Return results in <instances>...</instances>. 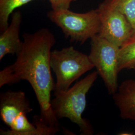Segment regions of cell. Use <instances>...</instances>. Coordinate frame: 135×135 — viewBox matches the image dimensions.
<instances>
[{"label":"cell","instance_id":"11","mask_svg":"<svg viewBox=\"0 0 135 135\" xmlns=\"http://www.w3.org/2000/svg\"><path fill=\"white\" fill-rule=\"evenodd\" d=\"M34 1L36 0H0L1 33L8 27L9 17L15 10Z\"/></svg>","mask_w":135,"mask_h":135},{"label":"cell","instance_id":"6","mask_svg":"<svg viewBox=\"0 0 135 135\" xmlns=\"http://www.w3.org/2000/svg\"><path fill=\"white\" fill-rule=\"evenodd\" d=\"M120 47L100 36L98 34L91 39L89 57L98 74L105 83L109 94L118 90Z\"/></svg>","mask_w":135,"mask_h":135},{"label":"cell","instance_id":"3","mask_svg":"<svg viewBox=\"0 0 135 135\" xmlns=\"http://www.w3.org/2000/svg\"><path fill=\"white\" fill-rule=\"evenodd\" d=\"M50 60L56 76L54 90L55 97L67 91L73 82L94 68L89 55L73 46L51 51Z\"/></svg>","mask_w":135,"mask_h":135},{"label":"cell","instance_id":"7","mask_svg":"<svg viewBox=\"0 0 135 135\" xmlns=\"http://www.w3.org/2000/svg\"><path fill=\"white\" fill-rule=\"evenodd\" d=\"M101 26L99 35L121 47L134 34V30L125 15L105 1L97 9Z\"/></svg>","mask_w":135,"mask_h":135},{"label":"cell","instance_id":"9","mask_svg":"<svg viewBox=\"0 0 135 135\" xmlns=\"http://www.w3.org/2000/svg\"><path fill=\"white\" fill-rule=\"evenodd\" d=\"M113 95L122 119L135 121V80L122 82Z\"/></svg>","mask_w":135,"mask_h":135},{"label":"cell","instance_id":"10","mask_svg":"<svg viewBox=\"0 0 135 135\" xmlns=\"http://www.w3.org/2000/svg\"><path fill=\"white\" fill-rule=\"evenodd\" d=\"M119 69L120 72L135 69V34L120 47Z\"/></svg>","mask_w":135,"mask_h":135},{"label":"cell","instance_id":"13","mask_svg":"<svg viewBox=\"0 0 135 135\" xmlns=\"http://www.w3.org/2000/svg\"><path fill=\"white\" fill-rule=\"evenodd\" d=\"M77 0H49L52 10H60L69 9L71 3Z\"/></svg>","mask_w":135,"mask_h":135},{"label":"cell","instance_id":"5","mask_svg":"<svg viewBox=\"0 0 135 135\" xmlns=\"http://www.w3.org/2000/svg\"><path fill=\"white\" fill-rule=\"evenodd\" d=\"M33 111L22 91H8L0 94V116L10 130H0L1 135H33L36 128L27 115Z\"/></svg>","mask_w":135,"mask_h":135},{"label":"cell","instance_id":"12","mask_svg":"<svg viewBox=\"0 0 135 135\" xmlns=\"http://www.w3.org/2000/svg\"><path fill=\"white\" fill-rule=\"evenodd\" d=\"M105 1L125 15L132 25L135 34V0H105Z\"/></svg>","mask_w":135,"mask_h":135},{"label":"cell","instance_id":"8","mask_svg":"<svg viewBox=\"0 0 135 135\" xmlns=\"http://www.w3.org/2000/svg\"><path fill=\"white\" fill-rule=\"evenodd\" d=\"M22 21V14L20 11L13 13L8 27L0 36V60L6 55H17L21 51L23 41L20 39V30Z\"/></svg>","mask_w":135,"mask_h":135},{"label":"cell","instance_id":"2","mask_svg":"<svg viewBox=\"0 0 135 135\" xmlns=\"http://www.w3.org/2000/svg\"><path fill=\"white\" fill-rule=\"evenodd\" d=\"M94 71L77 82L67 91L51 100L54 114L59 119L66 118L77 125L81 135H92L94 130L90 122L82 117L87 105V94L98 78Z\"/></svg>","mask_w":135,"mask_h":135},{"label":"cell","instance_id":"4","mask_svg":"<svg viewBox=\"0 0 135 135\" xmlns=\"http://www.w3.org/2000/svg\"><path fill=\"white\" fill-rule=\"evenodd\" d=\"M47 16L71 42L83 44L100 32L101 23L97 9L85 13H76L69 9L52 10Z\"/></svg>","mask_w":135,"mask_h":135},{"label":"cell","instance_id":"14","mask_svg":"<svg viewBox=\"0 0 135 135\" xmlns=\"http://www.w3.org/2000/svg\"></svg>","mask_w":135,"mask_h":135},{"label":"cell","instance_id":"1","mask_svg":"<svg viewBox=\"0 0 135 135\" xmlns=\"http://www.w3.org/2000/svg\"><path fill=\"white\" fill-rule=\"evenodd\" d=\"M23 37V46L16 55V61L0 72V87L28 81L37 97L42 120L47 125L60 129L51 99L55 85L50 60L51 49L56 43L55 36L49 29L41 28L34 33H25Z\"/></svg>","mask_w":135,"mask_h":135}]
</instances>
